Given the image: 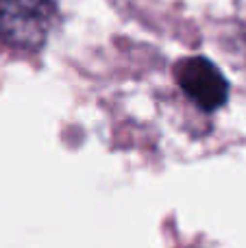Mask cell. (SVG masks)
Masks as SVG:
<instances>
[{
  "label": "cell",
  "instance_id": "obj_1",
  "mask_svg": "<svg viewBox=\"0 0 246 248\" xmlns=\"http://www.w3.org/2000/svg\"><path fill=\"white\" fill-rule=\"evenodd\" d=\"M57 22L55 0H0V42L39 50Z\"/></svg>",
  "mask_w": 246,
  "mask_h": 248
},
{
  "label": "cell",
  "instance_id": "obj_2",
  "mask_svg": "<svg viewBox=\"0 0 246 248\" xmlns=\"http://www.w3.org/2000/svg\"><path fill=\"white\" fill-rule=\"evenodd\" d=\"M177 81L203 111H216L229 98V83L225 74L205 57H192L179 63Z\"/></svg>",
  "mask_w": 246,
  "mask_h": 248
}]
</instances>
